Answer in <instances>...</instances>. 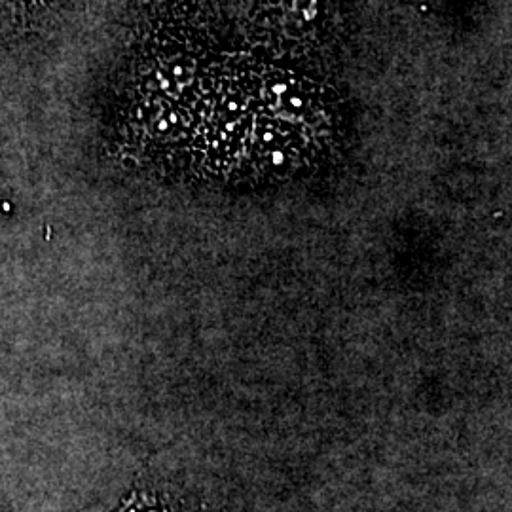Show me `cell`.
I'll list each match as a JSON object with an SVG mask.
<instances>
[{
	"label": "cell",
	"mask_w": 512,
	"mask_h": 512,
	"mask_svg": "<svg viewBox=\"0 0 512 512\" xmlns=\"http://www.w3.org/2000/svg\"><path fill=\"white\" fill-rule=\"evenodd\" d=\"M116 512H169L160 497L147 490L135 492Z\"/></svg>",
	"instance_id": "cell-2"
},
{
	"label": "cell",
	"mask_w": 512,
	"mask_h": 512,
	"mask_svg": "<svg viewBox=\"0 0 512 512\" xmlns=\"http://www.w3.org/2000/svg\"><path fill=\"white\" fill-rule=\"evenodd\" d=\"M57 0H0V44L42 29Z\"/></svg>",
	"instance_id": "cell-1"
}]
</instances>
